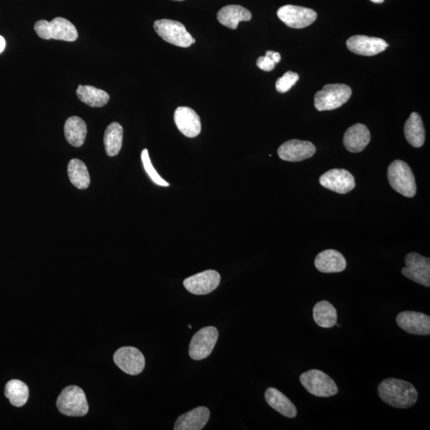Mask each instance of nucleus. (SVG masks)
<instances>
[{"label": "nucleus", "mask_w": 430, "mask_h": 430, "mask_svg": "<svg viewBox=\"0 0 430 430\" xmlns=\"http://www.w3.org/2000/svg\"><path fill=\"white\" fill-rule=\"evenodd\" d=\"M378 393L382 402L397 409L411 408L418 400V393L411 382L395 378L381 382Z\"/></svg>", "instance_id": "nucleus-1"}, {"label": "nucleus", "mask_w": 430, "mask_h": 430, "mask_svg": "<svg viewBox=\"0 0 430 430\" xmlns=\"http://www.w3.org/2000/svg\"><path fill=\"white\" fill-rule=\"evenodd\" d=\"M35 30L41 39L46 40L73 42L77 40L78 37L75 26L62 17H57L51 22L39 20L35 24Z\"/></svg>", "instance_id": "nucleus-2"}, {"label": "nucleus", "mask_w": 430, "mask_h": 430, "mask_svg": "<svg viewBox=\"0 0 430 430\" xmlns=\"http://www.w3.org/2000/svg\"><path fill=\"white\" fill-rule=\"evenodd\" d=\"M389 183L393 189L405 197L413 198L417 192L415 178L408 164L397 159L390 164L388 171Z\"/></svg>", "instance_id": "nucleus-3"}, {"label": "nucleus", "mask_w": 430, "mask_h": 430, "mask_svg": "<svg viewBox=\"0 0 430 430\" xmlns=\"http://www.w3.org/2000/svg\"><path fill=\"white\" fill-rule=\"evenodd\" d=\"M58 411L69 417H82L89 412V404L84 391L77 386H69L57 400Z\"/></svg>", "instance_id": "nucleus-4"}, {"label": "nucleus", "mask_w": 430, "mask_h": 430, "mask_svg": "<svg viewBox=\"0 0 430 430\" xmlns=\"http://www.w3.org/2000/svg\"><path fill=\"white\" fill-rule=\"evenodd\" d=\"M352 91L347 84H329L315 95L314 105L318 111L337 109L347 103Z\"/></svg>", "instance_id": "nucleus-5"}, {"label": "nucleus", "mask_w": 430, "mask_h": 430, "mask_svg": "<svg viewBox=\"0 0 430 430\" xmlns=\"http://www.w3.org/2000/svg\"><path fill=\"white\" fill-rule=\"evenodd\" d=\"M303 386L311 395L320 397L337 395L339 392L336 382L320 370H310L300 376Z\"/></svg>", "instance_id": "nucleus-6"}, {"label": "nucleus", "mask_w": 430, "mask_h": 430, "mask_svg": "<svg viewBox=\"0 0 430 430\" xmlns=\"http://www.w3.org/2000/svg\"><path fill=\"white\" fill-rule=\"evenodd\" d=\"M154 29L164 41L177 46L187 48L192 45L193 37L186 29L185 26L171 19L156 20Z\"/></svg>", "instance_id": "nucleus-7"}, {"label": "nucleus", "mask_w": 430, "mask_h": 430, "mask_svg": "<svg viewBox=\"0 0 430 430\" xmlns=\"http://www.w3.org/2000/svg\"><path fill=\"white\" fill-rule=\"evenodd\" d=\"M219 339V332L215 327L209 326L200 329L194 334L189 346L190 357L194 360H201L209 357Z\"/></svg>", "instance_id": "nucleus-8"}, {"label": "nucleus", "mask_w": 430, "mask_h": 430, "mask_svg": "<svg viewBox=\"0 0 430 430\" xmlns=\"http://www.w3.org/2000/svg\"><path fill=\"white\" fill-rule=\"evenodd\" d=\"M406 267L402 274L414 283L424 287L430 286V259L418 253H408L405 258Z\"/></svg>", "instance_id": "nucleus-9"}, {"label": "nucleus", "mask_w": 430, "mask_h": 430, "mask_svg": "<svg viewBox=\"0 0 430 430\" xmlns=\"http://www.w3.org/2000/svg\"><path fill=\"white\" fill-rule=\"evenodd\" d=\"M278 16L285 25L294 29L307 28L317 19V13L314 10L294 5H285L280 8Z\"/></svg>", "instance_id": "nucleus-10"}, {"label": "nucleus", "mask_w": 430, "mask_h": 430, "mask_svg": "<svg viewBox=\"0 0 430 430\" xmlns=\"http://www.w3.org/2000/svg\"><path fill=\"white\" fill-rule=\"evenodd\" d=\"M114 363L125 373L140 375L145 368V358L141 350L134 347L120 348L114 355Z\"/></svg>", "instance_id": "nucleus-11"}, {"label": "nucleus", "mask_w": 430, "mask_h": 430, "mask_svg": "<svg viewBox=\"0 0 430 430\" xmlns=\"http://www.w3.org/2000/svg\"><path fill=\"white\" fill-rule=\"evenodd\" d=\"M398 327L409 334L429 336L430 317L422 312L405 311L396 316Z\"/></svg>", "instance_id": "nucleus-12"}, {"label": "nucleus", "mask_w": 430, "mask_h": 430, "mask_svg": "<svg viewBox=\"0 0 430 430\" xmlns=\"http://www.w3.org/2000/svg\"><path fill=\"white\" fill-rule=\"evenodd\" d=\"M220 274L217 271L206 270L204 272L185 279L183 285L190 294L206 295L215 290L220 285Z\"/></svg>", "instance_id": "nucleus-13"}, {"label": "nucleus", "mask_w": 430, "mask_h": 430, "mask_svg": "<svg viewBox=\"0 0 430 430\" xmlns=\"http://www.w3.org/2000/svg\"><path fill=\"white\" fill-rule=\"evenodd\" d=\"M320 183L323 188L339 194H347L355 187V178L347 170L332 169L322 174Z\"/></svg>", "instance_id": "nucleus-14"}, {"label": "nucleus", "mask_w": 430, "mask_h": 430, "mask_svg": "<svg viewBox=\"0 0 430 430\" xmlns=\"http://www.w3.org/2000/svg\"><path fill=\"white\" fill-rule=\"evenodd\" d=\"M316 148L310 141L291 140L278 148V156L285 161L299 162L314 156Z\"/></svg>", "instance_id": "nucleus-15"}, {"label": "nucleus", "mask_w": 430, "mask_h": 430, "mask_svg": "<svg viewBox=\"0 0 430 430\" xmlns=\"http://www.w3.org/2000/svg\"><path fill=\"white\" fill-rule=\"evenodd\" d=\"M347 46L354 54L375 56L386 51L389 44L385 40L375 37L355 35L347 41Z\"/></svg>", "instance_id": "nucleus-16"}, {"label": "nucleus", "mask_w": 430, "mask_h": 430, "mask_svg": "<svg viewBox=\"0 0 430 430\" xmlns=\"http://www.w3.org/2000/svg\"><path fill=\"white\" fill-rule=\"evenodd\" d=\"M174 120L177 129L185 136L194 138L200 134V118L192 109L185 106L177 108L174 111Z\"/></svg>", "instance_id": "nucleus-17"}, {"label": "nucleus", "mask_w": 430, "mask_h": 430, "mask_svg": "<svg viewBox=\"0 0 430 430\" xmlns=\"http://www.w3.org/2000/svg\"><path fill=\"white\" fill-rule=\"evenodd\" d=\"M315 267L323 274L341 273L346 269L347 262L341 253L334 249H327L317 255Z\"/></svg>", "instance_id": "nucleus-18"}, {"label": "nucleus", "mask_w": 430, "mask_h": 430, "mask_svg": "<svg viewBox=\"0 0 430 430\" xmlns=\"http://www.w3.org/2000/svg\"><path fill=\"white\" fill-rule=\"evenodd\" d=\"M210 419V411L205 406L195 408L194 410L182 414L174 424V430L203 429Z\"/></svg>", "instance_id": "nucleus-19"}, {"label": "nucleus", "mask_w": 430, "mask_h": 430, "mask_svg": "<svg viewBox=\"0 0 430 430\" xmlns=\"http://www.w3.org/2000/svg\"><path fill=\"white\" fill-rule=\"evenodd\" d=\"M370 141V134L368 127L363 124H355L345 132L343 145L350 152H362Z\"/></svg>", "instance_id": "nucleus-20"}, {"label": "nucleus", "mask_w": 430, "mask_h": 430, "mask_svg": "<svg viewBox=\"0 0 430 430\" xmlns=\"http://www.w3.org/2000/svg\"><path fill=\"white\" fill-rule=\"evenodd\" d=\"M217 19L226 28L236 30L239 23L242 21H251L252 14L249 10L239 5H227L220 10L217 14Z\"/></svg>", "instance_id": "nucleus-21"}, {"label": "nucleus", "mask_w": 430, "mask_h": 430, "mask_svg": "<svg viewBox=\"0 0 430 430\" xmlns=\"http://www.w3.org/2000/svg\"><path fill=\"white\" fill-rule=\"evenodd\" d=\"M265 398L274 410L283 414V416L289 418H294L296 416L297 410L294 403L278 389L273 387L268 388L265 391Z\"/></svg>", "instance_id": "nucleus-22"}, {"label": "nucleus", "mask_w": 430, "mask_h": 430, "mask_svg": "<svg viewBox=\"0 0 430 430\" xmlns=\"http://www.w3.org/2000/svg\"><path fill=\"white\" fill-rule=\"evenodd\" d=\"M64 134L71 145L76 147L82 146L87 136L86 122L78 116H71L66 121Z\"/></svg>", "instance_id": "nucleus-23"}, {"label": "nucleus", "mask_w": 430, "mask_h": 430, "mask_svg": "<svg viewBox=\"0 0 430 430\" xmlns=\"http://www.w3.org/2000/svg\"><path fill=\"white\" fill-rule=\"evenodd\" d=\"M406 139L414 147L423 146L426 139V131L421 116L413 111L406 122L404 127Z\"/></svg>", "instance_id": "nucleus-24"}, {"label": "nucleus", "mask_w": 430, "mask_h": 430, "mask_svg": "<svg viewBox=\"0 0 430 430\" xmlns=\"http://www.w3.org/2000/svg\"><path fill=\"white\" fill-rule=\"evenodd\" d=\"M313 319L319 327L333 328L337 323V311L330 302L321 301L313 307Z\"/></svg>", "instance_id": "nucleus-25"}, {"label": "nucleus", "mask_w": 430, "mask_h": 430, "mask_svg": "<svg viewBox=\"0 0 430 430\" xmlns=\"http://www.w3.org/2000/svg\"><path fill=\"white\" fill-rule=\"evenodd\" d=\"M123 127L116 122L110 124L105 131L104 145L107 155L110 157L118 155L123 142Z\"/></svg>", "instance_id": "nucleus-26"}, {"label": "nucleus", "mask_w": 430, "mask_h": 430, "mask_svg": "<svg viewBox=\"0 0 430 430\" xmlns=\"http://www.w3.org/2000/svg\"><path fill=\"white\" fill-rule=\"evenodd\" d=\"M76 93L80 100L93 108L103 107L109 100L107 93L91 86H79Z\"/></svg>", "instance_id": "nucleus-27"}, {"label": "nucleus", "mask_w": 430, "mask_h": 430, "mask_svg": "<svg viewBox=\"0 0 430 430\" xmlns=\"http://www.w3.org/2000/svg\"><path fill=\"white\" fill-rule=\"evenodd\" d=\"M12 405L16 407H22L28 401L29 388L24 382L12 379L8 382L4 391Z\"/></svg>", "instance_id": "nucleus-28"}, {"label": "nucleus", "mask_w": 430, "mask_h": 430, "mask_svg": "<svg viewBox=\"0 0 430 430\" xmlns=\"http://www.w3.org/2000/svg\"><path fill=\"white\" fill-rule=\"evenodd\" d=\"M68 175L71 183L80 190L89 188L90 177L87 167L78 159H73L69 163Z\"/></svg>", "instance_id": "nucleus-29"}, {"label": "nucleus", "mask_w": 430, "mask_h": 430, "mask_svg": "<svg viewBox=\"0 0 430 430\" xmlns=\"http://www.w3.org/2000/svg\"><path fill=\"white\" fill-rule=\"evenodd\" d=\"M141 161L143 168H145L148 177L151 178L152 181L159 186L162 187H169V183L164 180L161 175L158 174L156 170L154 168L150 155H148V151L143 150L141 152Z\"/></svg>", "instance_id": "nucleus-30"}, {"label": "nucleus", "mask_w": 430, "mask_h": 430, "mask_svg": "<svg viewBox=\"0 0 430 430\" xmlns=\"http://www.w3.org/2000/svg\"><path fill=\"white\" fill-rule=\"evenodd\" d=\"M298 80V73L292 71L286 72L283 77L278 79L277 82H276V89L280 93H287L289 91Z\"/></svg>", "instance_id": "nucleus-31"}, {"label": "nucleus", "mask_w": 430, "mask_h": 430, "mask_svg": "<svg viewBox=\"0 0 430 430\" xmlns=\"http://www.w3.org/2000/svg\"><path fill=\"white\" fill-rule=\"evenodd\" d=\"M276 63L267 56L260 57L257 60V66L262 71L270 72L274 70Z\"/></svg>", "instance_id": "nucleus-32"}, {"label": "nucleus", "mask_w": 430, "mask_h": 430, "mask_svg": "<svg viewBox=\"0 0 430 430\" xmlns=\"http://www.w3.org/2000/svg\"><path fill=\"white\" fill-rule=\"evenodd\" d=\"M265 56L269 57V58H271V60H272L277 64L279 63L281 60L280 55L278 52L269 51L267 52V54H265Z\"/></svg>", "instance_id": "nucleus-33"}, {"label": "nucleus", "mask_w": 430, "mask_h": 430, "mask_svg": "<svg viewBox=\"0 0 430 430\" xmlns=\"http://www.w3.org/2000/svg\"><path fill=\"white\" fill-rule=\"evenodd\" d=\"M5 46H6V42H5L3 37L0 35V53L4 51Z\"/></svg>", "instance_id": "nucleus-34"}, {"label": "nucleus", "mask_w": 430, "mask_h": 430, "mask_svg": "<svg viewBox=\"0 0 430 430\" xmlns=\"http://www.w3.org/2000/svg\"><path fill=\"white\" fill-rule=\"evenodd\" d=\"M370 1L375 3H382L384 2V0H370Z\"/></svg>", "instance_id": "nucleus-35"}, {"label": "nucleus", "mask_w": 430, "mask_h": 430, "mask_svg": "<svg viewBox=\"0 0 430 430\" xmlns=\"http://www.w3.org/2000/svg\"><path fill=\"white\" fill-rule=\"evenodd\" d=\"M337 325V327H339V328H341V325H339V323H337V325Z\"/></svg>", "instance_id": "nucleus-36"}, {"label": "nucleus", "mask_w": 430, "mask_h": 430, "mask_svg": "<svg viewBox=\"0 0 430 430\" xmlns=\"http://www.w3.org/2000/svg\"><path fill=\"white\" fill-rule=\"evenodd\" d=\"M195 42H196V40L193 38L192 39V44H195Z\"/></svg>", "instance_id": "nucleus-37"}, {"label": "nucleus", "mask_w": 430, "mask_h": 430, "mask_svg": "<svg viewBox=\"0 0 430 430\" xmlns=\"http://www.w3.org/2000/svg\"><path fill=\"white\" fill-rule=\"evenodd\" d=\"M174 1H183V0H174Z\"/></svg>", "instance_id": "nucleus-38"}, {"label": "nucleus", "mask_w": 430, "mask_h": 430, "mask_svg": "<svg viewBox=\"0 0 430 430\" xmlns=\"http://www.w3.org/2000/svg\"><path fill=\"white\" fill-rule=\"evenodd\" d=\"M188 328H189L190 329H191V328H192V326H191L190 325H188Z\"/></svg>", "instance_id": "nucleus-39"}]
</instances>
